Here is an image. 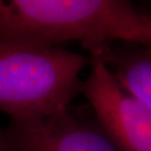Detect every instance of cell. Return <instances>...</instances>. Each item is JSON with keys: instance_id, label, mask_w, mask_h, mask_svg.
Returning <instances> with one entry per match:
<instances>
[{"instance_id": "6da1fadb", "label": "cell", "mask_w": 151, "mask_h": 151, "mask_svg": "<svg viewBox=\"0 0 151 151\" xmlns=\"http://www.w3.org/2000/svg\"><path fill=\"white\" fill-rule=\"evenodd\" d=\"M148 24L124 0H0V44L77 41L95 56L116 40L150 44Z\"/></svg>"}, {"instance_id": "7a4b0ae2", "label": "cell", "mask_w": 151, "mask_h": 151, "mask_svg": "<svg viewBox=\"0 0 151 151\" xmlns=\"http://www.w3.org/2000/svg\"><path fill=\"white\" fill-rule=\"evenodd\" d=\"M86 57L61 47L0 44V111L11 120L46 116L81 92Z\"/></svg>"}, {"instance_id": "3957f363", "label": "cell", "mask_w": 151, "mask_h": 151, "mask_svg": "<svg viewBox=\"0 0 151 151\" xmlns=\"http://www.w3.org/2000/svg\"><path fill=\"white\" fill-rule=\"evenodd\" d=\"M81 93L118 151H151V112L121 86L99 55L91 56Z\"/></svg>"}, {"instance_id": "277c9868", "label": "cell", "mask_w": 151, "mask_h": 151, "mask_svg": "<svg viewBox=\"0 0 151 151\" xmlns=\"http://www.w3.org/2000/svg\"><path fill=\"white\" fill-rule=\"evenodd\" d=\"M0 134L4 151H118L97 122L70 106L34 119L11 120Z\"/></svg>"}, {"instance_id": "5b68a950", "label": "cell", "mask_w": 151, "mask_h": 151, "mask_svg": "<svg viewBox=\"0 0 151 151\" xmlns=\"http://www.w3.org/2000/svg\"><path fill=\"white\" fill-rule=\"evenodd\" d=\"M99 56L121 86L151 112V49L125 52L109 45Z\"/></svg>"}, {"instance_id": "8992f818", "label": "cell", "mask_w": 151, "mask_h": 151, "mask_svg": "<svg viewBox=\"0 0 151 151\" xmlns=\"http://www.w3.org/2000/svg\"><path fill=\"white\" fill-rule=\"evenodd\" d=\"M148 32H149V37H150V44H151V20H149V24H148Z\"/></svg>"}, {"instance_id": "52a82bcc", "label": "cell", "mask_w": 151, "mask_h": 151, "mask_svg": "<svg viewBox=\"0 0 151 151\" xmlns=\"http://www.w3.org/2000/svg\"><path fill=\"white\" fill-rule=\"evenodd\" d=\"M0 151H4L3 150V144H2V140H1V134H0Z\"/></svg>"}]
</instances>
